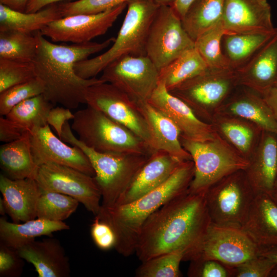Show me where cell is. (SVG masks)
<instances>
[{
	"instance_id": "ba28073f",
	"label": "cell",
	"mask_w": 277,
	"mask_h": 277,
	"mask_svg": "<svg viewBox=\"0 0 277 277\" xmlns=\"http://www.w3.org/2000/svg\"><path fill=\"white\" fill-rule=\"evenodd\" d=\"M256 195L245 170L225 176L206 191V204L212 223L241 228Z\"/></svg>"
},
{
	"instance_id": "9c48e42d",
	"label": "cell",
	"mask_w": 277,
	"mask_h": 277,
	"mask_svg": "<svg viewBox=\"0 0 277 277\" xmlns=\"http://www.w3.org/2000/svg\"><path fill=\"white\" fill-rule=\"evenodd\" d=\"M259 255V247L241 228L211 223L183 261L211 260L234 266Z\"/></svg>"
},
{
	"instance_id": "83f0119b",
	"label": "cell",
	"mask_w": 277,
	"mask_h": 277,
	"mask_svg": "<svg viewBox=\"0 0 277 277\" xmlns=\"http://www.w3.org/2000/svg\"><path fill=\"white\" fill-rule=\"evenodd\" d=\"M0 165L4 174L11 179H35L39 166L32 154L30 131L1 146Z\"/></svg>"
},
{
	"instance_id": "ee69618b",
	"label": "cell",
	"mask_w": 277,
	"mask_h": 277,
	"mask_svg": "<svg viewBox=\"0 0 277 277\" xmlns=\"http://www.w3.org/2000/svg\"><path fill=\"white\" fill-rule=\"evenodd\" d=\"M90 233L95 245L102 250H108L114 248L116 238L111 225L97 215L91 225Z\"/></svg>"
},
{
	"instance_id": "f546056e",
	"label": "cell",
	"mask_w": 277,
	"mask_h": 277,
	"mask_svg": "<svg viewBox=\"0 0 277 277\" xmlns=\"http://www.w3.org/2000/svg\"><path fill=\"white\" fill-rule=\"evenodd\" d=\"M225 33L222 41V51L229 66L234 70L244 66L276 33Z\"/></svg>"
},
{
	"instance_id": "603a6c76",
	"label": "cell",
	"mask_w": 277,
	"mask_h": 277,
	"mask_svg": "<svg viewBox=\"0 0 277 277\" xmlns=\"http://www.w3.org/2000/svg\"><path fill=\"white\" fill-rule=\"evenodd\" d=\"M249 162L245 171L256 194L265 193L272 197L277 174V135L262 131Z\"/></svg>"
},
{
	"instance_id": "5b68a950",
	"label": "cell",
	"mask_w": 277,
	"mask_h": 277,
	"mask_svg": "<svg viewBox=\"0 0 277 277\" xmlns=\"http://www.w3.org/2000/svg\"><path fill=\"white\" fill-rule=\"evenodd\" d=\"M61 139L80 148L89 159L101 192L103 208L112 207L117 204L150 155L96 151L76 138L68 122L64 126Z\"/></svg>"
},
{
	"instance_id": "bcb514c9",
	"label": "cell",
	"mask_w": 277,
	"mask_h": 277,
	"mask_svg": "<svg viewBox=\"0 0 277 277\" xmlns=\"http://www.w3.org/2000/svg\"><path fill=\"white\" fill-rule=\"evenodd\" d=\"M74 117L70 109L63 107H53L49 112L47 123L51 126L58 137L61 138L64 126L67 122L73 120Z\"/></svg>"
},
{
	"instance_id": "d6986e66",
	"label": "cell",
	"mask_w": 277,
	"mask_h": 277,
	"mask_svg": "<svg viewBox=\"0 0 277 277\" xmlns=\"http://www.w3.org/2000/svg\"><path fill=\"white\" fill-rule=\"evenodd\" d=\"M183 162L166 151H154L115 205L130 203L157 188L172 175Z\"/></svg>"
},
{
	"instance_id": "4dcf8cb0",
	"label": "cell",
	"mask_w": 277,
	"mask_h": 277,
	"mask_svg": "<svg viewBox=\"0 0 277 277\" xmlns=\"http://www.w3.org/2000/svg\"><path fill=\"white\" fill-rule=\"evenodd\" d=\"M225 0H195L189 7L182 24L195 41L204 32L221 21Z\"/></svg>"
},
{
	"instance_id": "816d5d0a",
	"label": "cell",
	"mask_w": 277,
	"mask_h": 277,
	"mask_svg": "<svg viewBox=\"0 0 277 277\" xmlns=\"http://www.w3.org/2000/svg\"><path fill=\"white\" fill-rule=\"evenodd\" d=\"M30 0H0V4L13 10L25 12Z\"/></svg>"
},
{
	"instance_id": "7a4b0ae2",
	"label": "cell",
	"mask_w": 277,
	"mask_h": 277,
	"mask_svg": "<svg viewBox=\"0 0 277 277\" xmlns=\"http://www.w3.org/2000/svg\"><path fill=\"white\" fill-rule=\"evenodd\" d=\"M38 46L33 61L36 76L45 86L44 96L53 104L75 109L86 104L88 88L104 82L100 78H83L74 70L76 63L85 60L112 44L115 37L101 43L89 42L70 45L57 44L37 32Z\"/></svg>"
},
{
	"instance_id": "9f6ffc18",
	"label": "cell",
	"mask_w": 277,
	"mask_h": 277,
	"mask_svg": "<svg viewBox=\"0 0 277 277\" xmlns=\"http://www.w3.org/2000/svg\"><path fill=\"white\" fill-rule=\"evenodd\" d=\"M272 197L274 200V201L277 203V174H276L275 182L274 185Z\"/></svg>"
},
{
	"instance_id": "3957f363",
	"label": "cell",
	"mask_w": 277,
	"mask_h": 277,
	"mask_svg": "<svg viewBox=\"0 0 277 277\" xmlns=\"http://www.w3.org/2000/svg\"><path fill=\"white\" fill-rule=\"evenodd\" d=\"M194 172L192 160L183 162L162 185L127 204L101 208L97 215L109 223L116 238L114 248L129 256L135 251L141 230L147 219L164 204L186 192Z\"/></svg>"
},
{
	"instance_id": "52a82bcc",
	"label": "cell",
	"mask_w": 277,
	"mask_h": 277,
	"mask_svg": "<svg viewBox=\"0 0 277 277\" xmlns=\"http://www.w3.org/2000/svg\"><path fill=\"white\" fill-rule=\"evenodd\" d=\"M184 148L190 154L194 172L188 188L190 192L207 191L213 184L233 172L246 170L249 160L217 135L206 142L180 138Z\"/></svg>"
},
{
	"instance_id": "4316f807",
	"label": "cell",
	"mask_w": 277,
	"mask_h": 277,
	"mask_svg": "<svg viewBox=\"0 0 277 277\" xmlns=\"http://www.w3.org/2000/svg\"><path fill=\"white\" fill-rule=\"evenodd\" d=\"M63 221H53L39 218L22 223L10 222L0 218V242L17 249L35 240L38 236L50 235L53 232L68 230Z\"/></svg>"
},
{
	"instance_id": "7402d4cb",
	"label": "cell",
	"mask_w": 277,
	"mask_h": 277,
	"mask_svg": "<svg viewBox=\"0 0 277 277\" xmlns=\"http://www.w3.org/2000/svg\"><path fill=\"white\" fill-rule=\"evenodd\" d=\"M239 85L261 95L277 83V32L244 66L236 70Z\"/></svg>"
},
{
	"instance_id": "ab89813d",
	"label": "cell",
	"mask_w": 277,
	"mask_h": 277,
	"mask_svg": "<svg viewBox=\"0 0 277 277\" xmlns=\"http://www.w3.org/2000/svg\"><path fill=\"white\" fill-rule=\"evenodd\" d=\"M36 77L32 62L0 58V93Z\"/></svg>"
},
{
	"instance_id": "2e32d148",
	"label": "cell",
	"mask_w": 277,
	"mask_h": 277,
	"mask_svg": "<svg viewBox=\"0 0 277 277\" xmlns=\"http://www.w3.org/2000/svg\"><path fill=\"white\" fill-rule=\"evenodd\" d=\"M30 141L33 157L38 166L55 163L94 176V169L85 153L77 146L65 144L54 135L48 124L30 131Z\"/></svg>"
},
{
	"instance_id": "30bf717a",
	"label": "cell",
	"mask_w": 277,
	"mask_h": 277,
	"mask_svg": "<svg viewBox=\"0 0 277 277\" xmlns=\"http://www.w3.org/2000/svg\"><path fill=\"white\" fill-rule=\"evenodd\" d=\"M238 85L235 70L208 68L169 91L185 102L200 119L209 118L212 109L220 106Z\"/></svg>"
},
{
	"instance_id": "74e56055",
	"label": "cell",
	"mask_w": 277,
	"mask_h": 277,
	"mask_svg": "<svg viewBox=\"0 0 277 277\" xmlns=\"http://www.w3.org/2000/svg\"><path fill=\"white\" fill-rule=\"evenodd\" d=\"M219 127L229 142L248 159L247 156L255 137V131L253 128L241 121L229 118L219 120Z\"/></svg>"
},
{
	"instance_id": "f5cc1de1",
	"label": "cell",
	"mask_w": 277,
	"mask_h": 277,
	"mask_svg": "<svg viewBox=\"0 0 277 277\" xmlns=\"http://www.w3.org/2000/svg\"><path fill=\"white\" fill-rule=\"evenodd\" d=\"M259 255L267 257L277 264V244L259 247Z\"/></svg>"
},
{
	"instance_id": "c3c4849f",
	"label": "cell",
	"mask_w": 277,
	"mask_h": 277,
	"mask_svg": "<svg viewBox=\"0 0 277 277\" xmlns=\"http://www.w3.org/2000/svg\"><path fill=\"white\" fill-rule=\"evenodd\" d=\"M277 121V83L261 95Z\"/></svg>"
},
{
	"instance_id": "60d3db41",
	"label": "cell",
	"mask_w": 277,
	"mask_h": 277,
	"mask_svg": "<svg viewBox=\"0 0 277 277\" xmlns=\"http://www.w3.org/2000/svg\"><path fill=\"white\" fill-rule=\"evenodd\" d=\"M129 0H76L59 3L63 17L77 14H95L105 11Z\"/></svg>"
},
{
	"instance_id": "6f0895ef",
	"label": "cell",
	"mask_w": 277,
	"mask_h": 277,
	"mask_svg": "<svg viewBox=\"0 0 277 277\" xmlns=\"http://www.w3.org/2000/svg\"><path fill=\"white\" fill-rule=\"evenodd\" d=\"M269 277H277V264H276L271 271Z\"/></svg>"
},
{
	"instance_id": "4fadbf2b",
	"label": "cell",
	"mask_w": 277,
	"mask_h": 277,
	"mask_svg": "<svg viewBox=\"0 0 277 277\" xmlns=\"http://www.w3.org/2000/svg\"><path fill=\"white\" fill-rule=\"evenodd\" d=\"M35 180L42 191L72 197L94 215L100 211L102 194L94 176L70 167L50 163L39 166Z\"/></svg>"
},
{
	"instance_id": "8992f818",
	"label": "cell",
	"mask_w": 277,
	"mask_h": 277,
	"mask_svg": "<svg viewBox=\"0 0 277 277\" xmlns=\"http://www.w3.org/2000/svg\"><path fill=\"white\" fill-rule=\"evenodd\" d=\"M71 128L85 145L101 152L150 155L149 146L129 129L87 105L74 113Z\"/></svg>"
},
{
	"instance_id": "cb8c5ba5",
	"label": "cell",
	"mask_w": 277,
	"mask_h": 277,
	"mask_svg": "<svg viewBox=\"0 0 277 277\" xmlns=\"http://www.w3.org/2000/svg\"><path fill=\"white\" fill-rule=\"evenodd\" d=\"M138 105L148 127L152 150L166 151L181 162L192 160L181 144L180 131L173 121L148 102Z\"/></svg>"
},
{
	"instance_id": "1f68e13d",
	"label": "cell",
	"mask_w": 277,
	"mask_h": 277,
	"mask_svg": "<svg viewBox=\"0 0 277 277\" xmlns=\"http://www.w3.org/2000/svg\"><path fill=\"white\" fill-rule=\"evenodd\" d=\"M208 68L195 48L183 52L159 71V82L168 91Z\"/></svg>"
},
{
	"instance_id": "836d02e7",
	"label": "cell",
	"mask_w": 277,
	"mask_h": 277,
	"mask_svg": "<svg viewBox=\"0 0 277 277\" xmlns=\"http://www.w3.org/2000/svg\"><path fill=\"white\" fill-rule=\"evenodd\" d=\"M38 46L37 32L29 33L13 30L0 31V58L32 62Z\"/></svg>"
},
{
	"instance_id": "d4e9b609",
	"label": "cell",
	"mask_w": 277,
	"mask_h": 277,
	"mask_svg": "<svg viewBox=\"0 0 277 277\" xmlns=\"http://www.w3.org/2000/svg\"><path fill=\"white\" fill-rule=\"evenodd\" d=\"M241 229L258 247L277 244V203L271 196L256 194Z\"/></svg>"
},
{
	"instance_id": "f907efd6",
	"label": "cell",
	"mask_w": 277,
	"mask_h": 277,
	"mask_svg": "<svg viewBox=\"0 0 277 277\" xmlns=\"http://www.w3.org/2000/svg\"><path fill=\"white\" fill-rule=\"evenodd\" d=\"M195 1L174 0L170 6L175 14L182 19L189 7Z\"/></svg>"
},
{
	"instance_id": "7c38bea8",
	"label": "cell",
	"mask_w": 277,
	"mask_h": 277,
	"mask_svg": "<svg viewBox=\"0 0 277 277\" xmlns=\"http://www.w3.org/2000/svg\"><path fill=\"white\" fill-rule=\"evenodd\" d=\"M100 78L139 104L148 102L158 86L159 70L147 55H125L106 66Z\"/></svg>"
},
{
	"instance_id": "d6a6232c",
	"label": "cell",
	"mask_w": 277,
	"mask_h": 277,
	"mask_svg": "<svg viewBox=\"0 0 277 277\" xmlns=\"http://www.w3.org/2000/svg\"><path fill=\"white\" fill-rule=\"evenodd\" d=\"M53 105L42 94L19 103L5 117L18 126L30 131L34 128L48 125V115Z\"/></svg>"
},
{
	"instance_id": "8fae6325",
	"label": "cell",
	"mask_w": 277,
	"mask_h": 277,
	"mask_svg": "<svg viewBox=\"0 0 277 277\" xmlns=\"http://www.w3.org/2000/svg\"><path fill=\"white\" fill-rule=\"evenodd\" d=\"M194 47V41L171 6H160L150 26L146 44V55L158 70Z\"/></svg>"
},
{
	"instance_id": "277c9868",
	"label": "cell",
	"mask_w": 277,
	"mask_h": 277,
	"mask_svg": "<svg viewBox=\"0 0 277 277\" xmlns=\"http://www.w3.org/2000/svg\"><path fill=\"white\" fill-rule=\"evenodd\" d=\"M159 7L152 0H129L126 14L112 46L99 55L76 63L77 75L85 79L95 77L122 56L146 55L148 33Z\"/></svg>"
},
{
	"instance_id": "db71d44e",
	"label": "cell",
	"mask_w": 277,
	"mask_h": 277,
	"mask_svg": "<svg viewBox=\"0 0 277 277\" xmlns=\"http://www.w3.org/2000/svg\"><path fill=\"white\" fill-rule=\"evenodd\" d=\"M158 6H171L174 0H152Z\"/></svg>"
},
{
	"instance_id": "44dd1931",
	"label": "cell",
	"mask_w": 277,
	"mask_h": 277,
	"mask_svg": "<svg viewBox=\"0 0 277 277\" xmlns=\"http://www.w3.org/2000/svg\"><path fill=\"white\" fill-rule=\"evenodd\" d=\"M0 191L6 214L13 222L22 223L37 218V204L42 190L35 179L12 180L1 174Z\"/></svg>"
},
{
	"instance_id": "d590c367",
	"label": "cell",
	"mask_w": 277,
	"mask_h": 277,
	"mask_svg": "<svg viewBox=\"0 0 277 277\" xmlns=\"http://www.w3.org/2000/svg\"><path fill=\"white\" fill-rule=\"evenodd\" d=\"M79 203L76 199L66 194L42 191L37 204V218L63 221L76 211Z\"/></svg>"
},
{
	"instance_id": "f6af8a7d",
	"label": "cell",
	"mask_w": 277,
	"mask_h": 277,
	"mask_svg": "<svg viewBox=\"0 0 277 277\" xmlns=\"http://www.w3.org/2000/svg\"><path fill=\"white\" fill-rule=\"evenodd\" d=\"M187 274L190 277H230L227 266L211 260L190 261Z\"/></svg>"
},
{
	"instance_id": "5bb4252c",
	"label": "cell",
	"mask_w": 277,
	"mask_h": 277,
	"mask_svg": "<svg viewBox=\"0 0 277 277\" xmlns=\"http://www.w3.org/2000/svg\"><path fill=\"white\" fill-rule=\"evenodd\" d=\"M86 104L126 127L152 149V140L146 120L138 105L119 89L102 82L90 86Z\"/></svg>"
},
{
	"instance_id": "ac0fdd59",
	"label": "cell",
	"mask_w": 277,
	"mask_h": 277,
	"mask_svg": "<svg viewBox=\"0 0 277 277\" xmlns=\"http://www.w3.org/2000/svg\"><path fill=\"white\" fill-rule=\"evenodd\" d=\"M221 21L227 33H266L276 29L267 0H225Z\"/></svg>"
},
{
	"instance_id": "6da1fadb",
	"label": "cell",
	"mask_w": 277,
	"mask_h": 277,
	"mask_svg": "<svg viewBox=\"0 0 277 277\" xmlns=\"http://www.w3.org/2000/svg\"><path fill=\"white\" fill-rule=\"evenodd\" d=\"M206 193L188 189L153 213L138 236L135 251L138 259L143 262L164 253L189 251L211 223Z\"/></svg>"
},
{
	"instance_id": "8d00e7d4",
	"label": "cell",
	"mask_w": 277,
	"mask_h": 277,
	"mask_svg": "<svg viewBox=\"0 0 277 277\" xmlns=\"http://www.w3.org/2000/svg\"><path fill=\"white\" fill-rule=\"evenodd\" d=\"M184 252L175 251L164 253L146 261L137 268V277H180V265L183 261Z\"/></svg>"
},
{
	"instance_id": "484cf974",
	"label": "cell",
	"mask_w": 277,
	"mask_h": 277,
	"mask_svg": "<svg viewBox=\"0 0 277 277\" xmlns=\"http://www.w3.org/2000/svg\"><path fill=\"white\" fill-rule=\"evenodd\" d=\"M247 89L231 98L222 107L223 111L254 123L262 131L277 135V121L269 107L260 94Z\"/></svg>"
},
{
	"instance_id": "9a60e30c",
	"label": "cell",
	"mask_w": 277,
	"mask_h": 277,
	"mask_svg": "<svg viewBox=\"0 0 277 277\" xmlns=\"http://www.w3.org/2000/svg\"><path fill=\"white\" fill-rule=\"evenodd\" d=\"M127 7V3L95 14H77L47 24L41 34L54 43L80 44L105 34Z\"/></svg>"
},
{
	"instance_id": "7dc6e473",
	"label": "cell",
	"mask_w": 277,
	"mask_h": 277,
	"mask_svg": "<svg viewBox=\"0 0 277 277\" xmlns=\"http://www.w3.org/2000/svg\"><path fill=\"white\" fill-rule=\"evenodd\" d=\"M29 132L6 117L0 118V141L5 143L18 140Z\"/></svg>"
},
{
	"instance_id": "f35d334b",
	"label": "cell",
	"mask_w": 277,
	"mask_h": 277,
	"mask_svg": "<svg viewBox=\"0 0 277 277\" xmlns=\"http://www.w3.org/2000/svg\"><path fill=\"white\" fill-rule=\"evenodd\" d=\"M44 92V84L36 76L6 89L0 93V114L6 116L19 103Z\"/></svg>"
},
{
	"instance_id": "e0dca14e",
	"label": "cell",
	"mask_w": 277,
	"mask_h": 277,
	"mask_svg": "<svg viewBox=\"0 0 277 277\" xmlns=\"http://www.w3.org/2000/svg\"><path fill=\"white\" fill-rule=\"evenodd\" d=\"M148 102L173 121L180 130L182 138L206 142L218 134L211 124L200 119L185 102L172 94L161 82Z\"/></svg>"
},
{
	"instance_id": "11a10c76",
	"label": "cell",
	"mask_w": 277,
	"mask_h": 277,
	"mask_svg": "<svg viewBox=\"0 0 277 277\" xmlns=\"http://www.w3.org/2000/svg\"><path fill=\"white\" fill-rule=\"evenodd\" d=\"M0 214L3 216L6 214V206L3 197H0Z\"/></svg>"
},
{
	"instance_id": "7bdbcfd3",
	"label": "cell",
	"mask_w": 277,
	"mask_h": 277,
	"mask_svg": "<svg viewBox=\"0 0 277 277\" xmlns=\"http://www.w3.org/2000/svg\"><path fill=\"white\" fill-rule=\"evenodd\" d=\"M24 260L17 250L0 242V276L19 277L23 271Z\"/></svg>"
},
{
	"instance_id": "ffe728a7",
	"label": "cell",
	"mask_w": 277,
	"mask_h": 277,
	"mask_svg": "<svg viewBox=\"0 0 277 277\" xmlns=\"http://www.w3.org/2000/svg\"><path fill=\"white\" fill-rule=\"evenodd\" d=\"M18 253L34 267L39 277H68L69 260L60 242L54 238L33 241L17 249Z\"/></svg>"
},
{
	"instance_id": "e575fe53",
	"label": "cell",
	"mask_w": 277,
	"mask_h": 277,
	"mask_svg": "<svg viewBox=\"0 0 277 277\" xmlns=\"http://www.w3.org/2000/svg\"><path fill=\"white\" fill-rule=\"evenodd\" d=\"M225 33L226 32L221 21L194 41L195 48L209 68L232 69L222 49V38Z\"/></svg>"
},
{
	"instance_id": "f1b7e54d",
	"label": "cell",
	"mask_w": 277,
	"mask_h": 277,
	"mask_svg": "<svg viewBox=\"0 0 277 277\" xmlns=\"http://www.w3.org/2000/svg\"><path fill=\"white\" fill-rule=\"evenodd\" d=\"M62 17L59 3L49 5L37 12L29 13L14 10L0 4V31L13 30L33 33Z\"/></svg>"
},
{
	"instance_id": "b9f144b4",
	"label": "cell",
	"mask_w": 277,
	"mask_h": 277,
	"mask_svg": "<svg viewBox=\"0 0 277 277\" xmlns=\"http://www.w3.org/2000/svg\"><path fill=\"white\" fill-rule=\"evenodd\" d=\"M276 263L267 257L258 255L234 266H227L230 277H269Z\"/></svg>"
},
{
	"instance_id": "681fc988",
	"label": "cell",
	"mask_w": 277,
	"mask_h": 277,
	"mask_svg": "<svg viewBox=\"0 0 277 277\" xmlns=\"http://www.w3.org/2000/svg\"><path fill=\"white\" fill-rule=\"evenodd\" d=\"M74 1L76 0H30L25 12H35L53 4Z\"/></svg>"
}]
</instances>
